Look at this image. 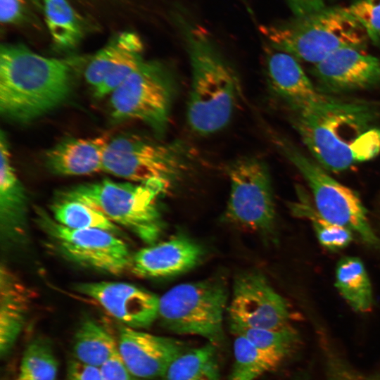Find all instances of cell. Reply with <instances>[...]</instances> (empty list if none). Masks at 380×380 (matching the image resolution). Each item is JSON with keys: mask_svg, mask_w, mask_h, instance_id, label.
Instances as JSON below:
<instances>
[{"mask_svg": "<svg viewBox=\"0 0 380 380\" xmlns=\"http://www.w3.org/2000/svg\"><path fill=\"white\" fill-rule=\"evenodd\" d=\"M293 125L317 163L339 172L380 153V128L372 105L331 98L291 113Z\"/></svg>", "mask_w": 380, "mask_h": 380, "instance_id": "cell-1", "label": "cell"}, {"mask_svg": "<svg viewBox=\"0 0 380 380\" xmlns=\"http://www.w3.org/2000/svg\"><path fill=\"white\" fill-rule=\"evenodd\" d=\"M77 61L43 56L23 45H1V115L27 122L62 104L71 93Z\"/></svg>", "mask_w": 380, "mask_h": 380, "instance_id": "cell-2", "label": "cell"}, {"mask_svg": "<svg viewBox=\"0 0 380 380\" xmlns=\"http://www.w3.org/2000/svg\"><path fill=\"white\" fill-rule=\"evenodd\" d=\"M185 37L191 66L187 123L198 134H213L229 123L241 99L240 82L202 31L191 29Z\"/></svg>", "mask_w": 380, "mask_h": 380, "instance_id": "cell-3", "label": "cell"}, {"mask_svg": "<svg viewBox=\"0 0 380 380\" xmlns=\"http://www.w3.org/2000/svg\"><path fill=\"white\" fill-rule=\"evenodd\" d=\"M168 185L169 182L158 179L143 183L106 179L75 186L59 196L94 206L115 224L127 229L151 245L156 242L163 231L157 198Z\"/></svg>", "mask_w": 380, "mask_h": 380, "instance_id": "cell-4", "label": "cell"}, {"mask_svg": "<svg viewBox=\"0 0 380 380\" xmlns=\"http://www.w3.org/2000/svg\"><path fill=\"white\" fill-rule=\"evenodd\" d=\"M261 30L276 50L315 65L341 48H363L369 37L346 8L315 11L287 24L263 27Z\"/></svg>", "mask_w": 380, "mask_h": 380, "instance_id": "cell-5", "label": "cell"}, {"mask_svg": "<svg viewBox=\"0 0 380 380\" xmlns=\"http://www.w3.org/2000/svg\"><path fill=\"white\" fill-rule=\"evenodd\" d=\"M228 304L227 286L220 277L182 283L160 297L158 319L173 334L198 336L218 346Z\"/></svg>", "mask_w": 380, "mask_h": 380, "instance_id": "cell-6", "label": "cell"}, {"mask_svg": "<svg viewBox=\"0 0 380 380\" xmlns=\"http://www.w3.org/2000/svg\"><path fill=\"white\" fill-rule=\"evenodd\" d=\"M275 140L307 181L318 213L327 220L355 232L369 245L379 248L380 240L372 230L366 209L355 192L333 179L318 163L284 139L276 137Z\"/></svg>", "mask_w": 380, "mask_h": 380, "instance_id": "cell-7", "label": "cell"}, {"mask_svg": "<svg viewBox=\"0 0 380 380\" xmlns=\"http://www.w3.org/2000/svg\"><path fill=\"white\" fill-rule=\"evenodd\" d=\"M186 153L179 144H162L135 135L110 139L103 156V171L131 182L152 179L167 182L184 170Z\"/></svg>", "mask_w": 380, "mask_h": 380, "instance_id": "cell-8", "label": "cell"}, {"mask_svg": "<svg viewBox=\"0 0 380 380\" xmlns=\"http://www.w3.org/2000/svg\"><path fill=\"white\" fill-rule=\"evenodd\" d=\"M174 87L162 65L144 61L110 94L112 115L120 120H139L162 134L169 121Z\"/></svg>", "mask_w": 380, "mask_h": 380, "instance_id": "cell-9", "label": "cell"}, {"mask_svg": "<svg viewBox=\"0 0 380 380\" xmlns=\"http://www.w3.org/2000/svg\"><path fill=\"white\" fill-rule=\"evenodd\" d=\"M230 191L225 220L238 228L262 234H270L275 224V205L271 178L265 162L243 157L227 170Z\"/></svg>", "mask_w": 380, "mask_h": 380, "instance_id": "cell-10", "label": "cell"}, {"mask_svg": "<svg viewBox=\"0 0 380 380\" xmlns=\"http://www.w3.org/2000/svg\"><path fill=\"white\" fill-rule=\"evenodd\" d=\"M37 218L47 235L72 260L115 275L129 270L132 254L118 235L100 229H70L42 211Z\"/></svg>", "mask_w": 380, "mask_h": 380, "instance_id": "cell-11", "label": "cell"}, {"mask_svg": "<svg viewBox=\"0 0 380 380\" xmlns=\"http://www.w3.org/2000/svg\"><path fill=\"white\" fill-rule=\"evenodd\" d=\"M227 313L229 326L265 329L292 327L287 301L257 271L240 273L234 279Z\"/></svg>", "mask_w": 380, "mask_h": 380, "instance_id": "cell-12", "label": "cell"}, {"mask_svg": "<svg viewBox=\"0 0 380 380\" xmlns=\"http://www.w3.org/2000/svg\"><path fill=\"white\" fill-rule=\"evenodd\" d=\"M75 290L94 300L125 327L146 329L158 319L160 297L134 284L119 281L85 282L77 285Z\"/></svg>", "mask_w": 380, "mask_h": 380, "instance_id": "cell-13", "label": "cell"}, {"mask_svg": "<svg viewBox=\"0 0 380 380\" xmlns=\"http://www.w3.org/2000/svg\"><path fill=\"white\" fill-rule=\"evenodd\" d=\"M188 349L179 340L140 329L123 326L119 331L118 354L134 379L162 378L170 364Z\"/></svg>", "mask_w": 380, "mask_h": 380, "instance_id": "cell-14", "label": "cell"}, {"mask_svg": "<svg viewBox=\"0 0 380 380\" xmlns=\"http://www.w3.org/2000/svg\"><path fill=\"white\" fill-rule=\"evenodd\" d=\"M139 35L125 31L115 35L94 54L84 70L87 82L97 97L110 94L144 61Z\"/></svg>", "mask_w": 380, "mask_h": 380, "instance_id": "cell-15", "label": "cell"}, {"mask_svg": "<svg viewBox=\"0 0 380 380\" xmlns=\"http://www.w3.org/2000/svg\"><path fill=\"white\" fill-rule=\"evenodd\" d=\"M312 72L330 91L365 89L380 82V61L360 48L346 46L315 64Z\"/></svg>", "mask_w": 380, "mask_h": 380, "instance_id": "cell-16", "label": "cell"}, {"mask_svg": "<svg viewBox=\"0 0 380 380\" xmlns=\"http://www.w3.org/2000/svg\"><path fill=\"white\" fill-rule=\"evenodd\" d=\"M204 250L196 241L184 236L144 247L132 255L129 271L141 278L174 277L196 267Z\"/></svg>", "mask_w": 380, "mask_h": 380, "instance_id": "cell-17", "label": "cell"}, {"mask_svg": "<svg viewBox=\"0 0 380 380\" xmlns=\"http://www.w3.org/2000/svg\"><path fill=\"white\" fill-rule=\"evenodd\" d=\"M266 68L271 89L291 113L322 104L331 97L319 91L291 55L274 51L269 53Z\"/></svg>", "mask_w": 380, "mask_h": 380, "instance_id": "cell-18", "label": "cell"}, {"mask_svg": "<svg viewBox=\"0 0 380 380\" xmlns=\"http://www.w3.org/2000/svg\"><path fill=\"white\" fill-rule=\"evenodd\" d=\"M33 292L6 264L0 267V354L6 356L25 324Z\"/></svg>", "mask_w": 380, "mask_h": 380, "instance_id": "cell-19", "label": "cell"}, {"mask_svg": "<svg viewBox=\"0 0 380 380\" xmlns=\"http://www.w3.org/2000/svg\"><path fill=\"white\" fill-rule=\"evenodd\" d=\"M110 139L108 134L64 139L46 152V163L53 172L65 176L103 171V156Z\"/></svg>", "mask_w": 380, "mask_h": 380, "instance_id": "cell-20", "label": "cell"}, {"mask_svg": "<svg viewBox=\"0 0 380 380\" xmlns=\"http://www.w3.org/2000/svg\"><path fill=\"white\" fill-rule=\"evenodd\" d=\"M0 224L1 234L13 238L25 229L27 198L11 162L5 133L0 137Z\"/></svg>", "mask_w": 380, "mask_h": 380, "instance_id": "cell-21", "label": "cell"}, {"mask_svg": "<svg viewBox=\"0 0 380 380\" xmlns=\"http://www.w3.org/2000/svg\"><path fill=\"white\" fill-rule=\"evenodd\" d=\"M335 286L353 310L358 312L371 310L373 304L372 285L360 259L347 256L338 261Z\"/></svg>", "mask_w": 380, "mask_h": 380, "instance_id": "cell-22", "label": "cell"}, {"mask_svg": "<svg viewBox=\"0 0 380 380\" xmlns=\"http://www.w3.org/2000/svg\"><path fill=\"white\" fill-rule=\"evenodd\" d=\"M216 345L188 349L176 357L162 376L163 380H220Z\"/></svg>", "mask_w": 380, "mask_h": 380, "instance_id": "cell-23", "label": "cell"}, {"mask_svg": "<svg viewBox=\"0 0 380 380\" xmlns=\"http://www.w3.org/2000/svg\"><path fill=\"white\" fill-rule=\"evenodd\" d=\"M53 43L62 49L75 47L83 37L84 23L67 0H40Z\"/></svg>", "mask_w": 380, "mask_h": 380, "instance_id": "cell-24", "label": "cell"}, {"mask_svg": "<svg viewBox=\"0 0 380 380\" xmlns=\"http://www.w3.org/2000/svg\"><path fill=\"white\" fill-rule=\"evenodd\" d=\"M118 352V342L96 321L85 319L77 330L73 341L75 360L100 367Z\"/></svg>", "mask_w": 380, "mask_h": 380, "instance_id": "cell-25", "label": "cell"}, {"mask_svg": "<svg viewBox=\"0 0 380 380\" xmlns=\"http://www.w3.org/2000/svg\"><path fill=\"white\" fill-rule=\"evenodd\" d=\"M234 362L229 380H256L284 361L254 346L241 335H234Z\"/></svg>", "mask_w": 380, "mask_h": 380, "instance_id": "cell-26", "label": "cell"}, {"mask_svg": "<svg viewBox=\"0 0 380 380\" xmlns=\"http://www.w3.org/2000/svg\"><path fill=\"white\" fill-rule=\"evenodd\" d=\"M53 218L70 229H100L120 235L119 226L94 206L78 199L61 197L51 207Z\"/></svg>", "mask_w": 380, "mask_h": 380, "instance_id": "cell-27", "label": "cell"}, {"mask_svg": "<svg viewBox=\"0 0 380 380\" xmlns=\"http://www.w3.org/2000/svg\"><path fill=\"white\" fill-rule=\"evenodd\" d=\"M298 199L289 205L291 210L294 215L303 217L311 222L317 238L324 247L330 251H338L349 245L353 239L350 229L322 217L303 192L298 191Z\"/></svg>", "mask_w": 380, "mask_h": 380, "instance_id": "cell-28", "label": "cell"}, {"mask_svg": "<svg viewBox=\"0 0 380 380\" xmlns=\"http://www.w3.org/2000/svg\"><path fill=\"white\" fill-rule=\"evenodd\" d=\"M233 335H241L254 346L285 361L298 346L300 337L292 326L283 329H265L229 326Z\"/></svg>", "mask_w": 380, "mask_h": 380, "instance_id": "cell-29", "label": "cell"}, {"mask_svg": "<svg viewBox=\"0 0 380 380\" xmlns=\"http://www.w3.org/2000/svg\"><path fill=\"white\" fill-rule=\"evenodd\" d=\"M58 362L45 340L32 341L25 350L15 380H56Z\"/></svg>", "mask_w": 380, "mask_h": 380, "instance_id": "cell-30", "label": "cell"}, {"mask_svg": "<svg viewBox=\"0 0 380 380\" xmlns=\"http://www.w3.org/2000/svg\"><path fill=\"white\" fill-rule=\"evenodd\" d=\"M374 42H380V0H359L346 8Z\"/></svg>", "mask_w": 380, "mask_h": 380, "instance_id": "cell-31", "label": "cell"}, {"mask_svg": "<svg viewBox=\"0 0 380 380\" xmlns=\"http://www.w3.org/2000/svg\"><path fill=\"white\" fill-rule=\"evenodd\" d=\"M42 8L40 0H0L2 25H20L34 20V10Z\"/></svg>", "mask_w": 380, "mask_h": 380, "instance_id": "cell-32", "label": "cell"}, {"mask_svg": "<svg viewBox=\"0 0 380 380\" xmlns=\"http://www.w3.org/2000/svg\"><path fill=\"white\" fill-rule=\"evenodd\" d=\"M100 372L102 380H134L118 351L100 367Z\"/></svg>", "mask_w": 380, "mask_h": 380, "instance_id": "cell-33", "label": "cell"}, {"mask_svg": "<svg viewBox=\"0 0 380 380\" xmlns=\"http://www.w3.org/2000/svg\"><path fill=\"white\" fill-rule=\"evenodd\" d=\"M66 380H102L100 367L74 359L68 365Z\"/></svg>", "mask_w": 380, "mask_h": 380, "instance_id": "cell-34", "label": "cell"}, {"mask_svg": "<svg viewBox=\"0 0 380 380\" xmlns=\"http://www.w3.org/2000/svg\"><path fill=\"white\" fill-rule=\"evenodd\" d=\"M308 374L303 372L297 374L292 380H309Z\"/></svg>", "mask_w": 380, "mask_h": 380, "instance_id": "cell-35", "label": "cell"}, {"mask_svg": "<svg viewBox=\"0 0 380 380\" xmlns=\"http://www.w3.org/2000/svg\"><path fill=\"white\" fill-rule=\"evenodd\" d=\"M310 1H311V0H310ZM312 1H313V0H312ZM315 1H316V0H315Z\"/></svg>", "mask_w": 380, "mask_h": 380, "instance_id": "cell-36", "label": "cell"}]
</instances>
